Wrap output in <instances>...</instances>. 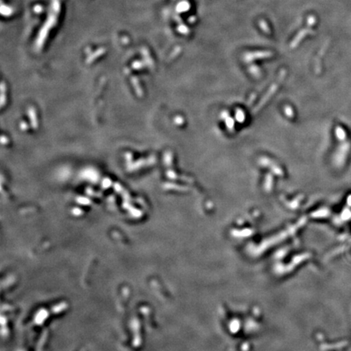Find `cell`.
Instances as JSON below:
<instances>
[{
	"label": "cell",
	"instance_id": "3957f363",
	"mask_svg": "<svg viewBox=\"0 0 351 351\" xmlns=\"http://www.w3.org/2000/svg\"><path fill=\"white\" fill-rule=\"evenodd\" d=\"M259 25H260V27H261V29H263V31L265 32V33H268V34H269L270 30H269V29H268L267 23H266L264 20H261V21L259 22Z\"/></svg>",
	"mask_w": 351,
	"mask_h": 351
},
{
	"label": "cell",
	"instance_id": "277c9868",
	"mask_svg": "<svg viewBox=\"0 0 351 351\" xmlns=\"http://www.w3.org/2000/svg\"><path fill=\"white\" fill-rule=\"evenodd\" d=\"M315 23V18L314 16H309L308 20H307V24L309 25H313Z\"/></svg>",
	"mask_w": 351,
	"mask_h": 351
},
{
	"label": "cell",
	"instance_id": "6da1fadb",
	"mask_svg": "<svg viewBox=\"0 0 351 351\" xmlns=\"http://www.w3.org/2000/svg\"><path fill=\"white\" fill-rule=\"evenodd\" d=\"M309 33H311V29H302V31L300 32L299 34L296 36L295 39L293 40L292 44H291V47H294V46H296V45H297V43L302 40V38H304L306 35H307V34H309Z\"/></svg>",
	"mask_w": 351,
	"mask_h": 351
},
{
	"label": "cell",
	"instance_id": "7a4b0ae2",
	"mask_svg": "<svg viewBox=\"0 0 351 351\" xmlns=\"http://www.w3.org/2000/svg\"><path fill=\"white\" fill-rule=\"evenodd\" d=\"M272 54L271 52H260V53H254V54H253V53H250V54H246L245 58H247L248 60H250V59H252L254 56H258L262 58V57L271 56ZM247 58H246V59H247Z\"/></svg>",
	"mask_w": 351,
	"mask_h": 351
}]
</instances>
